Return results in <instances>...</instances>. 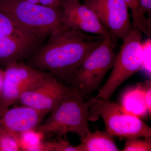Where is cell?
Segmentation results:
<instances>
[{"instance_id":"1","label":"cell","mask_w":151,"mask_h":151,"mask_svg":"<svg viewBox=\"0 0 151 151\" xmlns=\"http://www.w3.org/2000/svg\"><path fill=\"white\" fill-rule=\"evenodd\" d=\"M45 44L27 58L26 64L51 73L65 83L82 63L103 42L104 37L62 26Z\"/></svg>"},{"instance_id":"2","label":"cell","mask_w":151,"mask_h":151,"mask_svg":"<svg viewBox=\"0 0 151 151\" xmlns=\"http://www.w3.org/2000/svg\"><path fill=\"white\" fill-rule=\"evenodd\" d=\"M89 106V101L86 102L76 89L69 86L64 99L35 131L58 137L73 133L82 140L90 132L88 119Z\"/></svg>"},{"instance_id":"3","label":"cell","mask_w":151,"mask_h":151,"mask_svg":"<svg viewBox=\"0 0 151 151\" xmlns=\"http://www.w3.org/2000/svg\"><path fill=\"white\" fill-rule=\"evenodd\" d=\"M0 11L40 41L63 26L62 6H45L25 0H0Z\"/></svg>"},{"instance_id":"4","label":"cell","mask_w":151,"mask_h":151,"mask_svg":"<svg viewBox=\"0 0 151 151\" xmlns=\"http://www.w3.org/2000/svg\"><path fill=\"white\" fill-rule=\"evenodd\" d=\"M88 121L103 119L106 130L121 139L151 137V128L137 116L126 111L121 105L97 96L89 101Z\"/></svg>"},{"instance_id":"5","label":"cell","mask_w":151,"mask_h":151,"mask_svg":"<svg viewBox=\"0 0 151 151\" xmlns=\"http://www.w3.org/2000/svg\"><path fill=\"white\" fill-rule=\"evenodd\" d=\"M115 45L111 37H105L103 42L82 63L66 84L83 97L91 95L99 89L106 73L113 67L116 56Z\"/></svg>"},{"instance_id":"6","label":"cell","mask_w":151,"mask_h":151,"mask_svg":"<svg viewBox=\"0 0 151 151\" xmlns=\"http://www.w3.org/2000/svg\"><path fill=\"white\" fill-rule=\"evenodd\" d=\"M141 33L137 29L132 28L123 40L120 51L116 55L112 72L105 84L99 89L98 97L109 99L123 82L143 66L145 53Z\"/></svg>"},{"instance_id":"7","label":"cell","mask_w":151,"mask_h":151,"mask_svg":"<svg viewBox=\"0 0 151 151\" xmlns=\"http://www.w3.org/2000/svg\"><path fill=\"white\" fill-rule=\"evenodd\" d=\"M0 93V110L17 103L21 94L30 86L51 73L37 70L21 61L6 66Z\"/></svg>"},{"instance_id":"8","label":"cell","mask_w":151,"mask_h":151,"mask_svg":"<svg viewBox=\"0 0 151 151\" xmlns=\"http://www.w3.org/2000/svg\"><path fill=\"white\" fill-rule=\"evenodd\" d=\"M68 90L69 86L51 74L28 87L21 94L17 103L48 114L58 106Z\"/></svg>"},{"instance_id":"9","label":"cell","mask_w":151,"mask_h":151,"mask_svg":"<svg viewBox=\"0 0 151 151\" xmlns=\"http://www.w3.org/2000/svg\"><path fill=\"white\" fill-rule=\"evenodd\" d=\"M83 4L108 30L114 42L124 40L130 32L132 24L129 7L124 0H85Z\"/></svg>"},{"instance_id":"10","label":"cell","mask_w":151,"mask_h":151,"mask_svg":"<svg viewBox=\"0 0 151 151\" xmlns=\"http://www.w3.org/2000/svg\"><path fill=\"white\" fill-rule=\"evenodd\" d=\"M80 1L62 0L63 24L83 32L112 39L108 30L100 23L93 11Z\"/></svg>"},{"instance_id":"11","label":"cell","mask_w":151,"mask_h":151,"mask_svg":"<svg viewBox=\"0 0 151 151\" xmlns=\"http://www.w3.org/2000/svg\"><path fill=\"white\" fill-rule=\"evenodd\" d=\"M47 114L23 105L0 110V133L20 140L23 134L35 131Z\"/></svg>"},{"instance_id":"12","label":"cell","mask_w":151,"mask_h":151,"mask_svg":"<svg viewBox=\"0 0 151 151\" xmlns=\"http://www.w3.org/2000/svg\"><path fill=\"white\" fill-rule=\"evenodd\" d=\"M36 46L16 38L0 35V64L5 68L11 63L22 62L36 51Z\"/></svg>"},{"instance_id":"13","label":"cell","mask_w":151,"mask_h":151,"mask_svg":"<svg viewBox=\"0 0 151 151\" xmlns=\"http://www.w3.org/2000/svg\"><path fill=\"white\" fill-rule=\"evenodd\" d=\"M78 151H119L113 136L106 131L90 132L76 146Z\"/></svg>"},{"instance_id":"14","label":"cell","mask_w":151,"mask_h":151,"mask_svg":"<svg viewBox=\"0 0 151 151\" xmlns=\"http://www.w3.org/2000/svg\"><path fill=\"white\" fill-rule=\"evenodd\" d=\"M137 85L127 89L123 93L121 105L127 112L139 118L146 116L149 111L142 82Z\"/></svg>"},{"instance_id":"15","label":"cell","mask_w":151,"mask_h":151,"mask_svg":"<svg viewBox=\"0 0 151 151\" xmlns=\"http://www.w3.org/2000/svg\"><path fill=\"white\" fill-rule=\"evenodd\" d=\"M0 35L18 39L37 45L40 40L23 29L8 15L0 11Z\"/></svg>"},{"instance_id":"16","label":"cell","mask_w":151,"mask_h":151,"mask_svg":"<svg viewBox=\"0 0 151 151\" xmlns=\"http://www.w3.org/2000/svg\"><path fill=\"white\" fill-rule=\"evenodd\" d=\"M139 4L137 20L132 28L137 29L141 32L150 37L151 18L145 17L146 14H151V0H139Z\"/></svg>"},{"instance_id":"17","label":"cell","mask_w":151,"mask_h":151,"mask_svg":"<svg viewBox=\"0 0 151 151\" xmlns=\"http://www.w3.org/2000/svg\"><path fill=\"white\" fill-rule=\"evenodd\" d=\"M123 151H151V137L140 139L137 137L126 138Z\"/></svg>"},{"instance_id":"18","label":"cell","mask_w":151,"mask_h":151,"mask_svg":"<svg viewBox=\"0 0 151 151\" xmlns=\"http://www.w3.org/2000/svg\"><path fill=\"white\" fill-rule=\"evenodd\" d=\"M22 150L20 140L9 134L0 133V151Z\"/></svg>"},{"instance_id":"19","label":"cell","mask_w":151,"mask_h":151,"mask_svg":"<svg viewBox=\"0 0 151 151\" xmlns=\"http://www.w3.org/2000/svg\"><path fill=\"white\" fill-rule=\"evenodd\" d=\"M42 150L47 151H78L76 146L74 147L63 140L42 142Z\"/></svg>"},{"instance_id":"20","label":"cell","mask_w":151,"mask_h":151,"mask_svg":"<svg viewBox=\"0 0 151 151\" xmlns=\"http://www.w3.org/2000/svg\"><path fill=\"white\" fill-rule=\"evenodd\" d=\"M144 92H145V99L147 107L151 114V81L149 79L146 80L144 82H142Z\"/></svg>"},{"instance_id":"21","label":"cell","mask_w":151,"mask_h":151,"mask_svg":"<svg viewBox=\"0 0 151 151\" xmlns=\"http://www.w3.org/2000/svg\"><path fill=\"white\" fill-rule=\"evenodd\" d=\"M127 4L129 8L132 12L131 17L132 18V25L134 24L137 20L138 9H139V0H124Z\"/></svg>"},{"instance_id":"22","label":"cell","mask_w":151,"mask_h":151,"mask_svg":"<svg viewBox=\"0 0 151 151\" xmlns=\"http://www.w3.org/2000/svg\"><path fill=\"white\" fill-rule=\"evenodd\" d=\"M33 4L57 8L61 6L62 0H25Z\"/></svg>"},{"instance_id":"23","label":"cell","mask_w":151,"mask_h":151,"mask_svg":"<svg viewBox=\"0 0 151 151\" xmlns=\"http://www.w3.org/2000/svg\"><path fill=\"white\" fill-rule=\"evenodd\" d=\"M4 73V70H3V69H1V68H0V93H1V90L2 86Z\"/></svg>"},{"instance_id":"24","label":"cell","mask_w":151,"mask_h":151,"mask_svg":"<svg viewBox=\"0 0 151 151\" xmlns=\"http://www.w3.org/2000/svg\"><path fill=\"white\" fill-rule=\"evenodd\" d=\"M83 1H85V0H83Z\"/></svg>"}]
</instances>
